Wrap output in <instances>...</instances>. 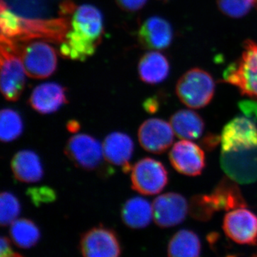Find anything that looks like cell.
<instances>
[{
    "label": "cell",
    "mask_w": 257,
    "mask_h": 257,
    "mask_svg": "<svg viewBox=\"0 0 257 257\" xmlns=\"http://www.w3.org/2000/svg\"><path fill=\"white\" fill-rule=\"evenodd\" d=\"M103 31L101 12L92 5L79 7L72 15L71 30L61 45V55L71 60L85 61L95 52Z\"/></svg>",
    "instance_id": "6da1fadb"
},
{
    "label": "cell",
    "mask_w": 257,
    "mask_h": 257,
    "mask_svg": "<svg viewBox=\"0 0 257 257\" xmlns=\"http://www.w3.org/2000/svg\"><path fill=\"white\" fill-rule=\"evenodd\" d=\"M241 57L223 73V81L234 86L243 96L257 101V43L246 40Z\"/></svg>",
    "instance_id": "7a4b0ae2"
},
{
    "label": "cell",
    "mask_w": 257,
    "mask_h": 257,
    "mask_svg": "<svg viewBox=\"0 0 257 257\" xmlns=\"http://www.w3.org/2000/svg\"><path fill=\"white\" fill-rule=\"evenodd\" d=\"M215 82L204 69L193 68L179 79L176 93L179 100L191 109H202L214 97Z\"/></svg>",
    "instance_id": "3957f363"
},
{
    "label": "cell",
    "mask_w": 257,
    "mask_h": 257,
    "mask_svg": "<svg viewBox=\"0 0 257 257\" xmlns=\"http://www.w3.org/2000/svg\"><path fill=\"white\" fill-rule=\"evenodd\" d=\"M26 72L13 42L1 36V92L5 99L18 101L26 83Z\"/></svg>",
    "instance_id": "277c9868"
},
{
    "label": "cell",
    "mask_w": 257,
    "mask_h": 257,
    "mask_svg": "<svg viewBox=\"0 0 257 257\" xmlns=\"http://www.w3.org/2000/svg\"><path fill=\"white\" fill-rule=\"evenodd\" d=\"M13 42L15 51L21 58L29 77L45 79L55 72L57 65V54L55 49L47 42L34 41L20 46L17 42Z\"/></svg>",
    "instance_id": "5b68a950"
},
{
    "label": "cell",
    "mask_w": 257,
    "mask_h": 257,
    "mask_svg": "<svg viewBox=\"0 0 257 257\" xmlns=\"http://www.w3.org/2000/svg\"><path fill=\"white\" fill-rule=\"evenodd\" d=\"M220 165L228 177L238 184L257 181V145L221 151Z\"/></svg>",
    "instance_id": "8992f818"
},
{
    "label": "cell",
    "mask_w": 257,
    "mask_h": 257,
    "mask_svg": "<svg viewBox=\"0 0 257 257\" xmlns=\"http://www.w3.org/2000/svg\"><path fill=\"white\" fill-rule=\"evenodd\" d=\"M168 172L162 162L146 157L133 166L131 170L132 187L143 195H155L168 184Z\"/></svg>",
    "instance_id": "52a82bcc"
},
{
    "label": "cell",
    "mask_w": 257,
    "mask_h": 257,
    "mask_svg": "<svg viewBox=\"0 0 257 257\" xmlns=\"http://www.w3.org/2000/svg\"><path fill=\"white\" fill-rule=\"evenodd\" d=\"M80 251L83 257H120L119 238L114 230L104 226L88 230L81 236Z\"/></svg>",
    "instance_id": "ba28073f"
},
{
    "label": "cell",
    "mask_w": 257,
    "mask_h": 257,
    "mask_svg": "<svg viewBox=\"0 0 257 257\" xmlns=\"http://www.w3.org/2000/svg\"><path fill=\"white\" fill-rule=\"evenodd\" d=\"M64 153L74 165L86 170H95L104 157L99 142L85 134H78L69 139Z\"/></svg>",
    "instance_id": "9c48e42d"
},
{
    "label": "cell",
    "mask_w": 257,
    "mask_h": 257,
    "mask_svg": "<svg viewBox=\"0 0 257 257\" xmlns=\"http://www.w3.org/2000/svg\"><path fill=\"white\" fill-rule=\"evenodd\" d=\"M223 229L234 242L246 245L257 243V216L246 207L229 211L224 216Z\"/></svg>",
    "instance_id": "30bf717a"
},
{
    "label": "cell",
    "mask_w": 257,
    "mask_h": 257,
    "mask_svg": "<svg viewBox=\"0 0 257 257\" xmlns=\"http://www.w3.org/2000/svg\"><path fill=\"white\" fill-rule=\"evenodd\" d=\"M169 158L175 170L184 175L196 177L200 175L205 168L204 151L191 140H182L175 143Z\"/></svg>",
    "instance_id": "8fae6325"
},
{
    "label": "cell",
    "mask_w": 257,
    "mask_h": 257,
    "mask_svg": "<svg viewBox=\"0 0 257 257\" xmlns=\"http://www.w3.org/2000/svg\"><path fill=\"white\" fill-rule=\"evenodd\" d=\"M153 218L160 227L169 228L183 222L189 211L187 199L178 193L159 196L152 204Z\"/></svg>",
    "instance_id": "7c38bea8"
},
{
    "label": "cell",
    "mask_w": 257,
    "mask_h": 257,
    "mask_svg": "<svg viewBox=\"0 0 257 257\" xmlns=\"http://www.w3.org/2000/svg\"><path fill=\"white\" fill-rule=\"evenodd\" d=\"M175 133L170 123L158 118L144 121L138 130V139L144 150L152 154L164 153L175 140Z\"/></svg>",
    "instance_id": "4fadbf2b"
},
{
    "label": "cell",
    "mask_w": 257,
    "mask_h": 257,
    "mask_svg": "<svg viewBox=\"0 0 257 257\" xmlns=\"http://www.w3.org/2000/svg\"><path fill=\"white\" fill-rule=\"evenodd\" d=\"M221 151L257 145V128L253 120L237 116L231 120L222 130L220 138Z\"/></svg>",
    "instance_id": "5bb4252c"
},
{
    "label": "cell",
    "mask_w": 257,
    "mask_h": 257,
    "mask_svg": "<svg viewBox=\"0 0 257 257\" xmlns=\"http://www.w3.org/2000/svg\"><path fill=\"white\" fill-rule=\"evenodd\" d=\"M138 39L143 47L148 50H165L173 40V30L165 19L152 17L140 27Z\"/></svg>",
    "instance_id": "9a60e30c"
},
{
    "label": "cell",
    "mask_w": 257,
    "mask_h": 257,
    "mask_svg": "<svg viewBox=\"0 0 257 257\" xmlns=\"http://www.w3.org/2000/svg\"><path fill=\"white\" fill-rule=\"evenodd\" d=\"M67 102L66 89L55 82L43 83L37 86L28 101L32 109L42 114L55 112Z\"/></svg>",
    "instance_id": "2e32d148"
},
{
    "label": "cell",
    "mask_w": 257,
    "mask_h": 257,
    "mask_svg": "<svg viewBox=\"0 0 257 257\" xmlns=\"http://www.w3.org/2000/svg\"><path fill=\"white\" fill-rule=\"evenodd\" d=\"M102 148L106 162L111 165L121 166L125 172L132 170L130 160L133 157L135 145L128 135L117 132L109 134L103 143Z\"/></svg>",
    "instance_id": "e0dca14e"
},
{
    "label": "cell",
    "mask_w": 257,
    "mask_h": 257,
    "mask_svg": "<svg viewBox=\"0 0 257 257\" xmlns=\"http://www.w3.org/2000/svg\"><path fill=\"white\" fill-rule=\"evenodd\" d=\"M207 198L214 212L246 207V200L239 186L229 177L221 179L212 192L207 194Z\"/></svg>",
    "instance_id": "ac0fdd59"
},
{
    "label": "cell",
    "mask_w": 257,
    "mask_h": 257,
    "mask_svg": "<svg viewBox=\"0 0 257 257\" xmlns=\"http://www.w3.org/2000/svg\"><path fill=\"white\" fill-rule=\"evenodd\" d=\"M11 168L15 179L25 183H35L43 177L40 157L31 150L18 152L12 160Z\"/></svg>",
    "instance_id": "d6986e66"
},
{
    "label": "cell",
    "mask_w": 257,
    "mask_h": 257,
    "mask_svg": "<svg viewBox=\"0 0 257 257\" xmlns=\"http://www.w3.org/2000/svg\"><path fill=\"white\" fill-rule=\"evenodd\" d=\"M170 70V62L167 57L157 51L147 52L139 62V76L147 84H156L163 82L168 77Z\"/></svg>",
    "instance_id": "ffe728a7"
},
{
    "label": "cell",
    "mask_w": 257,
    "mask_h": 257,
    "mask_svg": "<svg viewBox=\"0 0 257 257\" xmlns=\"http://www.w3.org/2000/svg\"><path fill=\"white\" fill-rule=\"evenodd\" d=\"M170 123L175 135L181 140H197L204 133V122L202 116L190 109L176 111L171 116Z\"/></svg>",
    "instance_id": "44dd1931"
},
{
    "label": "cell",
    "mask_w": 257,
    "mask_h": 257,
    "mask_svg": "<svg viewBox=\"0 0 257 257\" xmlns=\"http://www.w3.org/2000/svg\"><path fill=\"white\" fill-rule=\"evenodd\" d=\"M121 217L128 227L144 229L151 223L153 218L152 204L143 197L131 198L121 208Z\"/></svg>",
    "instance_id": "7402d4cb"
},
{
    "label": "cell",
    "mask_w": 257,
    "mask_h": 257,
    "mask_svg": "<svg viewBox=\"0 0 257 257\" xmlns=\"http://www.w3.org/2000/svg\"><path fill=\"white\" fill-rule=\"evenodd\" d=\"M202 244L199 236L188 229L179 230L171 239L167 248L169 257H200Z\"/></svg>",
    "instance_id": "603a6c76"
},
{
    "label": "cell",
    "mask_w": 257,
    "mask_h": 257,
    "mask_svg": "<svg viewBox=\"0 0 257 257\" xmlns=\"http://www.w3.org/2000/svg\"><path fill=\"white\" fill-rule=\"evenodd\" d=\"M10 234L12 241L22 248H30L36 246L41 237L37 224L25 218L17 219L11 224Z\"/></svg>",
    "instance_id": "cb8c5ba5"
},
{
    "label": "cell",
    "mask_w": 257,
    "mask_h": 257,
    "mask_svg": "<svg viewBox=\"0 0 257 257\" xmlns=\"http://www.w3.org/2000/svg\"><path fill=\"white\" fill-rule=\"evenodd\" d=\"M23 121L16 111L3 109L0 114V138L3 143H10L18 139L23 132Z\"/></svg>",
    "instance_id": "d4e9b609"
},
{
    "label": "cell",
    "mask_w": 257,
    "mask_h": 257,
    "mask_svg": "<svg viewBox=\"0 0 257 257\" xmlns=\"http://www.w3.org/2000/svg\"><path fill=\"white\" fill-rule=\"evenodd\" d=\"M1 36L16 40L22 33V18L8 9L4 1L1 2V16H0Z\"/></svg>",
    "instance_id": "484cf974"
},
{
    "label": "cell",
    "mask_w": 257,
    "mask_h": 257,
    "mask_svg": "<svg viewBox=\"0 0 257 257\" xmlns=\"http://www.w3.org/2000/svg\"><path fill=\"white\" fill-rule=\"evenodd\" d=\"M21 211V205L18 198L8 192L0 195V223L2 226L11 225L18 219Z\"/></svg>",
    "instance_id": "4316f807"
},
{
    "label": "cell",
    "mask_w": 257,
    "mask_h": 257,
    "mask_svg": "<svg viewBox=\"0 0 257 257\" xmlns=\"http://www.w3.org/2000/svg\"><path fill=\"white\" fill-rule=\"evenodd\" d=\"M256 0H217L218 8L226 16L241 18L254 6Z\"/></svg>",
    "instance_id": "83f0119b"
},
{
    "label": "cell",
    "mask_w": 257,
    "mask_h": 257,
    "mask_svg": "<svg viewBox=\"0 0 257 257\" xmlns=\"http://www.w3.org/2000/svg\"><path fill=\"white\" fill-rule=\"evenodd\" d=\"M27 195L31 199L32 202L38 207L42 204H47L54 202L57 199L55 191L48 187H32L27 191Z\"/></svg>",
    "instance_id": "f1b7e54d"
},
{
    "label": "cell",
    "mask_w": 257,
    "mask_h": 257,
    "mask_svg": "<svg viewBox=\"0 0 257 257\" xmlns=\"http://www.w3.org/2000/svg\"><path fill=\"white\" fill-rule=\"evenodd\" d=\"M120 8L126 12H137L146 5L147 0H116Z\"/></svg>",
    "instance_id": "f546056e"
},
{
    "label": "cell",
    "mask_w": 257,
    "mask_h": 257,
    "mask_svg": "<svg viewBox=\"0 0 257 257\" xmlns=\"http://www.w3.org/2000/svg\"><path fill=\"white\" fill-rule=\"evenodd\" d=\"M239 106L246 117L257 120V101H242L239 102Z\"/></svg>",
    "instance_id": "4dcf8cb0"
},
{
    "label": "cell",
    "mask_w": 257,
    "mask_h": 257,
    "mask_svg": "<svg viewBox=\"0 0 257 257\" xmlns=\"http://www.w3.org/2000/svg\"><path fill=\"white\" fill-rule=\"evenodd\" d=\"M10 240L7 236H3L0 239V257H14Z\"/></svg>",
    "instance_id": "1f68e13d"
},
{
    "label": "cell",
    "mask_w": 257,
    "mask_h": 257,
    "mask_svg": "<svg viewBox=\"0 0 257 257\" xmlns=\"http://www.w3.org/2000/svg\"><path fill=\"white\" fill-rule=\"evenodd\" d=\"M143 106L147 112L154 114V113L157 112L159 108H160V103L157 101L156 98H148V99L143 103Z\"/></svg>",
    "instance_id": "d6a6232c"
},
{
    "label": "cell",
    "mask_w": 257,
    "mask_h": 257,
    "mask_svg": "<svg viewBox=\"0 0 257 257\" xmlns=\"http://www.w3.org/2000/svg\"><path fill=\"white\" fill-rule=\"evenodd\" d=\"M80 123L77 120H69L67 123V128L72 133H76L80 130Z\"/></svg>",
    "instance_id": "836d02e7"
},
{
    "label": "cell",
    "mask_w": 257,
    "mask_h": 257,
    "mask_svg": "<svg viewBox=\"0 0 257 257\" xmlns=\"http://www.w3.org/2000/svg\"><path fill=\"white\" fill-rule=\"evenodd\" d=\"M14 257H25V256H22V255L20 254V253H15Z\"/></svg>",
    "instance_id": "e575fe53"
},
{
    "label": "cell",
    "mask_w": 257,
    "mask_h": 257,
    "mask_svg": "<svg viewBox=\"0 0 257 257\" xmlns=\"http://www.w3.org/2000/svg\"><path fill=\"white\" fill-rule=\"evenodd\" d=\"M252 257H257V253H256V254L253 255Z\"/></svg>",
    "instance_id": "d590c367"
},
{
    "label": "cell",
    "mask_w": 257,
    "mask_h": 257,
    "mask_svg": "<svg viewBox=\"0 0 257 257\" xmlns=\"http://www.w3.org/2000/svg\"><path fill=\"white\" fill-rule=\"evenodd\" d=\"M256 2H257V0H256Z\"/></svg>",
    "instance_id": "8d00e7d4"
}]
</instances>
